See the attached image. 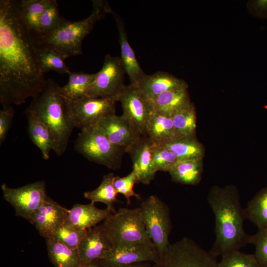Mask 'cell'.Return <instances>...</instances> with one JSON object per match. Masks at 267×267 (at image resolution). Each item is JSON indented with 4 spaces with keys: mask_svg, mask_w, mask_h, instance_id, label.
Wrapping results in <instances>:
<instances>
[{
    "mask_svg": "<svg viewBox=\"0 0 267 267\" xmlns=\"http://www.w3.org/2000/svg\"><path fill=\"white\" fill-rule=\"evenodd\" d=\"M146 232L159 256L168 248L172 229L170 210L156 195H150L139 206Z\"/></svg>",
    "mask_w": 267,
    "mask_h": 267,
    "instance_id": "cell-7",
    "label": "cell"
},
{
    "mask_svg": "<svg viewBox=\"0 0 267 267\" xmlns=\"http://www.w3.org/2000/svg\"><path fill=\"white\" fill-rule=\"evenodd\" d=\"M125 73L121 58L107 54L101 69L95 73L86 95L103 97L119 95L126 86Z\"/></svg>",
    "mask_w": 267,
    "mask_h": 267,
    "instance_id": "cell-12",
    "label": "cell"
},
{
    "mask_svg": "<svg viewBox=\"0 0 267 267\" xmlns=\"http://www.w3.org/2000/svg\"><path fill=\"white\" fill-rule=\"evenodd\" d=\"M139 183L137 174L134 170L124 177L115 176L114 185L117 191L122 194L126 199L128 204L131 203V198L134 197L138 200L141 199L140 196L134 192V187L135 183Z\"/></svg>",
    "mask_w": 267,
    "mask_h": 267,
    "instance_id": "cell-37",
    "label": "cell"
},
{
    "mask_svg": "<svg viewBox=\"0 0 267 267\" xmlns=\"http://www.w3.org/2000/svg\"><path fill=\"white\" fill-rule=\"evenodd\" d=\"M120 94L103 97L85 95L73 100L63 97L74 127L82 130L95 125L103 118L115 114V105Z\"/></svg>",
    "mask_w": 267,
    "mask_h": 267,
    "instance_id": "cell-9",
    "label": "cell"
},
{
    "mask_svg": "<svg viewBox=\"0 0 267 267\" xmlns=\"http://www.w3.org/2000/svg\"><path fill=\"white\" fill-rule=\"evenodd\" d=\"M68 83L59 87V93L65 98L73 100L86 95V92L92 83L95 73H87L83 72L68 73Z\"/></svg>",
    "mask_w": 267,
    "mask_h": 267,
    "instance_id": "cell-29",
    "label": "cell"
},
{
    "mask_svg": "<svg viewBox=\"0 0 267 267\" xmlns=\"http://www.w3.org/2000/svg\"><path fill=\"white\" fill-rule=\"evenodd\" d=\"M168 172L174 182L196 185L199 183L202 177V159L178 161Z\"/></svg>",
    "mask_w": 267,
    "mask_h": 267,
    "instance_id": "cell-24",
    "label": "cell"
},
{
    "mask_svg": "<svg viewBox=\"0 0 267 267\" xmlns=\"http://www.w3.org/2000/svg\"><path fill=\"white\" fill-rule=\"evenodd\" d=\"M153 157L157 172H169L178 161L175 154L164 144H154Z\"/></svg>",
    "mask_w": 267,
    "mask_h": 267,
    "instance_id": "cell-36",
    "label": "cell"
},
{
    "mask_svg": "<svg viewBox=\"0 0 267 267\" xmlns=\"http://www.w3.org/2000/svg\"><path fill=\"white\" fill-rule=\"evenodd\" d=\"M119 33L121 49V60L131 84L137 86L146 74L140 66L133 49L131 46L127 35L125 25L121 18L114 14Z\"/></svg>",
    "mask_w": 267,
    "mask_h": 267,
    "instance_id": "cell-18",
    "label": "cell"
},
{
    "mask_svg": "<svg viewBox=\"0 0 267 267\" xmlns=\"http://www.w3.org/2000/svg\"><path fill=\"white\" fill-rule=\"evenodd\" d=\"M257 13L261 16H267V0H258L254 3Z\"/></svg>",
    "mask_w": 267,
    "mask_h": 267,
    "instance_id": "cell-40",
    "label": "cell"
},
{
    "mask_svg": "<svg viewBox=\"0 0 267 267\" xmlns=\"http://www.w3.org/2000/svg\"><path fill=\"white\" fill-rule=\"evenodd\" d=\"M69 211V209L47 196L29 222L35 226L41 236L45 239L49 238L66 221Z\"/></svg>",
    "mask_w": 267,
    "mask_h": 267,
    "instance_id": "cell-14",
    "label": "cell"
},
{
    "mask_svg": "<svg viewBox=\"0 0 267 267\" xmlns=\"http://www.w3.org/2000/svg\"><path fill=\"white\" fill-rule=\"evenodd\" d=\"M154 143L145 136H141L128 152L133 161V170L136 172L138 182L149 184L154 179L157 171L153 157Z\"/></svg>",
    "mask_w": 267,
    "mask_h": 267,
    "instance_id": "cell-17",
    "label": "cell"
},
{
    "mask_svg": "<svg viewBox=\"0 0 267 267\" xmlns=\"http://www.w3.org/2000/svg\"><path fill=\"white\" fill-rule=\"evenodd\" d=\"M143 136L155 144H165L177 138L172 116L154 112Z\"/></svg>",
    "mask_w": 267,
    "mask_h": 267,
    "instance_id": "cell-21",
    "label": "cell"
},
{
    "mask_svg": "<svg viewBox=\"0 0 267 267\" xmlns=\"http://www.w3.org/2000/svg\"><path fill=\"white\" fill-rule=\"evenodd\" d=\"M112 213L107 208H97L91 202L77 204L69 209L66 221L80 229L87 230L104 221Z\"/></svg>",
    "mask_w": 267,
    "mask_h": 267,
    "instance_id": "cell-20",
    "label": "cell"
},
{
    "mask_svg": "<svg viewBox=\"0 0 267 267\" xmlns=\"http://www.w3.org/2000/svg\"><path fill=\"white\" fill-rule=\"evenodd\" d=\"M75 149L89 161L117 170L121 167L125 153L113 145L97 125L81 130Z\"/></svg>",
    "mask_w": 267,
    "mask_h": 267,
    "instance_id": "cell-6",
    "label": "cell"
},
{
    "mask_svg": "<svg viewBox=\"0 0 267 267\" xmlns=\"http://www.w3.org/2000/svg\"><path fill=\"white\" fill-rule=\"evenodd\" d=\"M61 18L56 0H51L41 16L39 33L36 36L46 35L55 31L60 25Z\"/></svg>",
    "mask_w": 267,
    "mask_h": 267,
    "instance_id": "cell-34",
    "label": "cell"
},
{
    "mask_svg": "<svg viewBox=\"0 0 267 267\" xmlns=\"http://www.w3.org/2000/svg\"><path fill=\"white\" fill-rule=\"evenodd\" d=\"M137 86L144 96L150 100L167 91L187 88L184 81L162 71L149 75L146 74Z\"/></svg>",
    "mask_w": 267,
    "mask_h": 267,
    "instance_id": "cell-19",
    "label": "cell"
},
{
    "mask_svg": "<svg viewBox=\"0 0 267 267\" xmlns=\"http://www.w3.org/2000/svg\"><path fill=\"white\" fill-rule=\"evenodd\" d=\"M110 142L116 147L128 153L139 137L123 115H108L96 124Z\"/></svg>",
    "mask_w": 267,
    "mask_h": 267,
    "instance_id": "cell-15",
    "label": "cell"
},
{
    "mask_svg": "<svg viewBox=\"0 0 267 267\" xmlns=\"http://www.w3.org/2000/svg\"><path fill=\"white\" fill-rule=\"evenodd\" d=\"M48 258L54 267H79L78 249H72L53 237L45 238Z\"/></svg>",
    "mask_w": 267,
    "mask_h": 267,
    "instance_id": "cell-25",
    "label": "cell"
},
{
    "mask_svg": "<svg viewBox=\"0 0 267 267\" xmlns=\"http://www.w3.org/2000/svg\"><path fill=\"white\" fill-rule=\"evenodd\" d=\"M250 243L255 245L254 255L259 267H267V228L258 229L250 236Z\"/></svg>",
    "mask_w": 267,
    "mask_h": 267,
    "instance_id": "cell-38",
    "label": "cell"
},
{
    "mask_svg": "<svg viewBox=\"0 0 267 267\" xmlns=\"http://www.w3.org/2000/svg\"><path fill=\"white\" fill-rule=\"evenodd\" d=\"M207 200L215 219V241L211 252L222 256L250 243L243 227L244 211L236 187L233 185L214 186L210 190Z\"/></svg>",
    "mask_w": 267,
    "mask_h": 267,
    "instance_id": "cell-2",
    "label": "cell"
},
{
    "mask_svg": "<svg viewBox=\"0 0 267 267\" xmlns=\"http://www.w3.org/2000/svg\"><path fill=\"white\" fill-rule=\"evenodd\" d=\"M51 1V0H18L21 18L33 34L38 35L40 19Z\"/></svg>",
    "mask_w": 267,
    "mask_h": 267,
    "instance_id": "cell-26",
    "label": "cell"
},
{
    "mask_svg": "<svg viewBox=\"0 0 267 267\" xmlns=\"http://www.w3.org/2000/svg\"><path fill=\"white\" fill-rule=\"evenodd\" d=\"M152 267H218V262L210 251L183 237L170 244Z\"/></svg>",
    "mask_w": 267,
    "mask_h": 267,
    "instance_id": "cell-8",
    "label": "cell"
},
{
    "mask_svg": "<svg viewBox=\"0 0 267 267\" xmlns=\"http://www.w3.org/2000/svg\"><path fill=\"white\" fill-rule=\"evenodd\" d=\"M87 230L80 229L66 221L55 230L51 237L72 249H78Z\"/></svg>",
    "mask_w": 267,
    "mask_h": 267,
    "instance_id": "cell-33",
    "label": "cell"
},
{
    "mask_svg": "<svg viewBox=\"0 0 267 267\" xmlns=\"http://www.w3.org/2000/svg\"><path fill=\"white\" fill-rule=\"evenodd\" d=\"M112 248L102 224L88 229L78 248L81 266L102 260Z\"/></svg>",
    "mask_w": 267,
    "mask_h": 267,
    "instance_id": "cell-16",
    "label": "cell"
},
{
    "mask_svg": "<svg viewBox=\"0 0 267 267\" xmlns=\"http://www.w3.org/2000/svg\"><path fill=\"white\" fill-rule=\"evenodd\" d=\"M29 137L40 150L44 160H48L53 150V143L50 133L44 122L33 113L26 110Z\"/></svg>",
    "mask_w": 267,
    "mask_h": 267,
    "instance_id": "cell-22",
    "label": "cell"
},
{
    "mask_svg": "<svg viewBox=\"0 0 267 267\" xmlns=\"http://www.w3.org/2000/svg\"><path fill=\"white\" fill-rule=\"evenodd\" d=\"M105 267H152V266L150 265L149 262H143L135 263L133 264L123 265V266H106Z\"/></svg>",
    "mask_w": 267,
    "mask_h": 267,
    "instance_id": "cell-41",
    "label": "cell"
},
{
    "mask_svg": "<svg viewBox=\"0 0 267 267\" xmlns=\"http://www.w3.org/2000/svg\"><path fill=\"white\" fill-rule=\"evenodd\" d=\"M119 101L123 116L136 134L143 136L148 121L154 112L151 101L144 96L137 86L132 84L125 86Z\"/></svg>",
    "mask_w": 267,
    "mask_h": 267,
    "instance_id": "cell-10",
    "label": "cell"
},
{
    "mask_svg": "<svg viewBox=\"0 0 267 267\" xmlns=\"http://www.w3.org/2000/svg\"><path fill=\"white\" fill-rule=\"evenodd\" d=\"M79 267H105L103 262L102 260H98L92 263L81 266Z\"/></svg>",
    "mask_w": 267,
    "mask_h": 267,
    "instance_id": "cell-42",
    "label": "cell"
},
{
    "mask_svg": "<svg viewBox=\"0 0 267 267\" xmlns=\"http://www.w3.org/2000/svg\"><path fill=\"white\" fill-rule=\"evenodd\" d=\"M36 53L41 73L54 71L60 74L70 72L65 62V59L57 52L45 48L38 47L36 44Z\"/></svg>",
    "mask_w": 267,
    "mask_h": 267,
    "instance_id": "cell-32",
    "label": "cell"
},
{
    "mask_svg": "<svg viewBox=\"0 0 267 267\" xmlns=\"http://www.w3.org/2000/svg\"><path fill=\"white\" fill-rule=\"evenodd\" d=\"M176 156L178 161L203 159L204 149L195 136L176 138L164 144Z\"/></svg>",
    "mask_w": 267,
    "mask_h": 267,
    "instance_id": "cell-28",
    "label": "cell"
},
{
    "mask_svg": "<svg viewBox=\"0 0 267 267\" xmlns=\"http://www.w3.org/2000/svg\"><path fill=\"white\" fill-rule=\"evenodd\" d=\"M1 189L4 199L14 207L16 216L28 221L47 197L43 180L15 188L2 183Z\"/></svg>",
    "mask_w": 267,
    "mask_h": 267,
    "instance_id": "cell-11",
    "label": "cell"
},
{
    "mask_svg": "<svg viewBox=\"0 0 267 267\" xmlns=\"http://www.w3.org/2000/svg\"><path fill=\"white\" fill-rule=\"evenodd\" d=\"M110 11L107 1L93 0L92 10L89 17L77 21H68L62 17L60 25L55 31L46 35L36 36V44L57 52L65 59L81 54L83 39L91 31L95 22Z\"/></svg>",
    "mask_w": 267,
    "mask_h": 267,
    "instance_id": "cell-4",
    "label": "cell"
},
{
    "mask_svg": "<svg viewBox=\"0 0 267 267\" xmlns=\"http://www.w3.org/2000/svg\"><path fill=\"white\" fill-rule=\"evenodd\" d=\"M59 87L53 80H46L43 89L33 98L26 110L44 122L51 135L53 150L61 156L67 149L75 127L69 116L65 100L59 93Z\"/></svg>",
    "mask_w": 267,
    "mask_h": 267,
    "instance_id": "cell-3",
    "label": "cell"
},
{
    "mask_svg": "<svg viewBox=\"0 0 267 267\" xmlns=\"http://www.w3.org/2000/svg\"><path fill=\"white\" fill-rule=\"evenodd\" d=\"M101 224L112 248L135 242L154 246L146 232L139 207L120 208Z\"/></svg>",
    "mask_w": 267,
    "mask_h": 267,
    "instance_id": "cell-5",
    "label": "cell"
},
{
    "mask_svg": "<svg viewBox=\"0 0 267 267\" xmlns=\"http://www.w3.org/2000/svg\"><path fill=\"white\" fill-rule=\"evenodd\" d=\"M21 18L18 0H0V103H24L43 89L36 43Z\"/></svg>",
    "mask_w": 267,
    "mask_h": 267,
    "instance_id": "cell-1",
    "label": "cell"
},
{
    "mask_svg": "<svg viewBox=\"0 0 267 267\" xmlns=\"http://www.w3.org/2000/svg\"><path fill=\"white\" fill-rule=\"evenodd\" d=\"M172 117L177 138L195 136L196 111L190 101L177 110Z\"/></svg>",
    "mask_w": 267,
    "mask_h": 267,
    "instance_id": "cell-30",
    "label": "cell"
},
{
    "mask_svg": "<svg viewBox=\"0 0 267 267\" xmlns=\"http://www.w3.org/2000/svg\"><path fill=\"white\" fill-rule=\"evenodd\" d=\"M187 88L165 92L151 100L154 112L170 116L189 102Z\"/></svg>",
    "mask_w": 267,
    "mask_h": 267,
    "instance_id": "cell-23",
    "label": "cell"
},
{
    "mask_svg": "<svg viewBox=\"0 0 267 267\" xmlns=\"http://www.w3.org/2000/svg\"><path fill=\"white\" fill-rule=\"evenodd\" d=\"M218 267H259L254 254H246L239 250L222 256Z\"/></svg>",
    "mask_w": 267,
    "mask_h": 267,
    "instance_id": "cell-35",
    "label": "cell"
},
{
    "mask_svg": "<svg viewBox=\"0 0 267 267\" xmlns=\"http://www.w3.org/2000/svg\"><path fill=\"white\" fill-rule=\"evenodd\" d=\"M244 211L245 218L256 225L258 229L267 228V187L256 194Z\"/></svg>",
    "mask_w": 267,
    "mask_h": 267,
    "instance_id": "cell-31",
    "label": "cell"
},
{
    "mask_svg": "<svg viewBox=\"0 0 267 267\" xmlns=\"http://www.w3.org/2000/svg\"><path fill=\"white\" fill-rule=\"evenodd\" d=\"M159 258L153 245L135 242L112 248L102 261L106 266H116L143 262L155 263Z\"/></svg>",
    "mask_w": 267,
    "mask_h": 267,
    "instance_id": "cell-13",
    "label": "cell"
},
{
    "mask_svg": "<svg viewBox=\"0 0 267 267\" xmlns=\"http://www.w3.org/2000/svg\"><path fill=\"white\" fill-rule=\"evenodd\" d=\"M115 178L112 173L104 175L98 187L93 190L85 192L84 197L90 200L91 203L105 204L107 206L106 208L112 213H115L114 204L119 201L117 198L118 193L114 185Z\"/></svg>",
    "mask_w": 267,
    "mask_h": 267,
    "instance_id": "cell-27",
    "label": "cell"
},
{
    "mask_svg": "<svg viewBox=\"0 0 267 267\" xmlns=\"http://www.w3.org/2000/svg\"><path fill=\"white\" fill-rule=\"evenodd\" d=\"M14 110L12 106L3 107L0 111V144L4 141L10 128Z\"/></svg>",
    "mask_w": 267,
    "mask_h": 267,
    "instance_id": "cell-39",
    "label": "cell"
}]
</instances>
